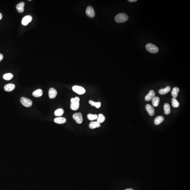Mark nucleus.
<instances>
[{"instance_id": "ddd939ff", "label": "nucleus", "mask_w": 190, "mask_h": 190, "mask_svg": "<svg viewBox=\"0 0 190 190\" xmlns=\"http://www.w3.org/2000/svg\"><path fill=\"white\" fill-rule=\"evenodd\" d=\"M15 88V85L13 83H9L6 85L4 87V90L6 91L10 92L14 90Z\"/></svg>"}, {"instance_id": "aec40b11", "label": "nucleus", "mask_w": 190, "mask_h": 190, "mask_svg": "<svg viewBox=\"0 0 190 190\" xmlns=\"http://www.w3.org/2000/svg\"><path fill=\"white\" fill-rule=\"evenodd\" d=\"M152 104L154 107H157L159 105L160 102V99L159 97L156 96L152 100Z\"/></svg>"}, {"instance_id": "9d476101", "label": "nucleus", "mask_w": 190, "mask_h": 190, "mask_svg": "<svg viewBox=\"0 0 190 190\" xmlns=\"http://www.w3.org/2000/svg\"><path fill=\"white\" fill-rule=\"evenodd\" d=\"M146 110L147 111L149 114L151 116H153L155 115V112L153 107L149 104H147L145 107Z\"/></svg>"}, {"instance_id": "423d86ee", "label": "nucleus", "mask_w": 190, "mask_h": 190, "mask_svg": "<svg viewBox=\"0 0 190 190\" xmlns=\"http://www.w3.org/2000/svg\"><path fill=\"white\" fill-rule=\"evenodd\" d=\"M73 118L78 124H81L83 122L82 117L81 113H77L74 114L73 115Z\"/></svg>"}, {"instance_id": "9b49d317", "label": "nucleus", "mask_w": 190, "mask_h": 190, "mask_svg": "<svg viewBox=\"0 0 190 190\" xmlns=\"http://www.w3.org/2000/svg\"><path fill=\"white\" fill-rule=\"evenodd\" d=\"M57 95V92L55 89L52 88H50L49 91V96L50 99H54Z\"/></svg>"}, {"instance_id": "2eb2a0df", "label": "nucleus", "mask_w": 190, "mask_h": 190, "mask_svg": "<svg viewBox=\"0 0 190 190\" xmlns=\"http://www.w3.org/2000/svg\"><path fill=\"white\" fill-rule=\"evenodd\" d=\"M43 93V91L41 89H38L33 92L32 95L34 97L38 98L42 96Z\"/></svg>"}, {"instance_id": "6ab92c4d", "label": "nucleus", "mask_w": 190, "mask_h": 190, "mask_svg": "<svg viewBox=\"0 0 190 190\" xmlns=\"http://www.w3.org/2000/svg\"><path fill=\"white\" fill-rule=\"evenodd\" d=\"M179 91V88L178 87H175L173 88L172 92V95L173 98H176L177 97L178 93Z\"/></svg>"}, {"instance_id": "a878e982", "label": "nucleus", "mask_w": 190, "mask_h": 190, "mask_svg": "<svg viewBox=\"0 0 190 190\" xmlns=\"http://www.w3.org/2000/svg\"><path fill=\"white\" fill-rule=\"evenodd\" d=\"M172 105L174 108H178L179 106V103L175 98H173L172 100Z\"/></svg>"}, {"instance_id": "393cba45", "label": "nucleus", "mask_w": 190, "mask_h": 190, "mask_svg": "<svg viewBox=\"0 0 190 190\" xmlns=\"http://www.w3.org/2000/svg\"><path fill=\"white\" fill-rule=\"evenodd\" d=\"M89 103L91 104V105L93 106H95L97 109L99 108L101 106V103L100 102H95L92 100H90Z\"/></svg>"}, {"instance_id": "5701e85b", "label": "nucleus", "mask_w": 190, "mask_h": 190, "mask_svg": "<svg viewBox=\"0 0 190 190\" xmlns=\"http://www.w3.org/2000/svg\"><path fill=\"white\" fill-rule=\"evenodd\" d=\"M13 75L11 73H8L5 74L3 75V79L6 80H7V81L11 80L13 78Z\"/></svg>"}, {"instance_id": "bb28decb", "label": "nucleus", "mask_w": 190, "mask_h": 190, "mask_svg": "<svg viewBox=\"0 0 190 190\" xmlns=\"http://www.w3.org/2000/svg\"><path fill=\"white\" fill-rule=\"evenodd\" d=\"M87 118L90 121H93L97 119L98 116L96 114H89L87 115Z\"/></svg>"}, {"instance_id": "b1692460", "label": "nucleus", "mask_w": 190, "mask_h": 190, "mask_svg": "<svg viewBox=\"0 0 190 190\" xmlns=\"http://www.w3.org/2000/svg\"><path fill=\"white\" fill-rule=\"evenodd\" d=\"M64 111L63 109H59L56 110L54 112L55 116L57 117H60L62 116L64 113Z\"/></svg>"}, {"instance_id": "412c9836", "label": "nucleus", "mask_w": 190, "mask_h": 190, "mask_svg": "<svg viewBox=\"0 0 190 190\" xmlns=\"http://www.w3.org/2000/svg\"><path fill=\"white\" fill-rule=\"evenodd\" d=\"M164 111L165 114H169L170 113V106L169 104L166 103L164 105Z\"/></svg>"}, {"instance_id": "7ed1b4c3", "label": "nucleus", "mask_w": 190, "mask_h": 190, "mask_svg": "<svg viewBox=\"0 0 190 190\" xmlns=\"http://www.w3.org/2000/svg\"><path fill=\"white\" fill-rule=\"evenodd\" d=\"M146 48L149 52L152 53H156L159 51V49L155 45L151 43H148L146 45Z\"/></svg>"}, {"instance_id": "f03ea898", "label": "nucleus", "mask_w": 190, "mask_h": 190, "mask_svg": "<svg viewBox=\"0 0 190 190\" xmlns=\"http://www.w3.org/2000/svg\"><path fill=\"white\" fill-rule=\"evenodd\" d=\"M129 17L126 14L120 13L118 14L115 17V20L118 23H121L126 22L128 20Z\"/></svg>"}, {"instance_id": "f257e3e1", "label": "nucleus", "mask_w": 190, "mask_h": 190, "mask_svg": "<svg viewBox=\"0 0 190 190\" xmlns=\"http://www.w3.org/2000/svg\"><path fill=\"white\" fill-rule=\"evenodd\" d=\"M80 99L78 97H76L75 98H72L71 99V105L70 108L72 110L76 111L78 110L79 108V101Z\"/></svg>"}, {"instance_id": "c85d7f7f", "label": "nucleus", "mask_w": 190, "mask_h": 190, "mask_svg": "<svg viewBox=\"0 0 190 190\" xmlns=\"http://www.w3.org/2000/svg\"><path fill=\"white\" fill-rule=\"evenodd\" d=\"M128 1L131 2H135L137 1V0H129Z\"/></svg>"}, {"instance_id": "20e7f679", "label": "nucleus", "mask_w": 190, "mask_h": 190, "mask_svg": "<svg viewBox=\"0 0 190 190\" xmlns=\"http://www.w3.org/2000/svg\"><path fill=\"white\" fill-rule=\"evenodd\" d=\"M20 101H21V104L25 107L29 108L32 105V101L28 98H25V97H22Z\"/></svg>"}, {"instance_id": "0eeeda50", "label": "nucleus", "mask_w": 190, "mask_h": 190, "mask_svg": "<svg viewBox=\"0 0 190 190\" xmlns=\"http://www.w3.org/2000/svg\"><path fill=\"white\" fill-rule=\"evenodd\" d=\"M86 14L90 18H93L95 16V13L93 8L91 6H88L86 10Z\"/></svg>"}, {"instance_id": "39448f33", "label": "nucleus", "mask_w": 190, "mask_h": 190, "mask_svg": "<svg viewBox=\"0 0 190 190\" xmlns=\"http://www.w3.org/2000/svg\"><path fill=\"white\" fill-rule=\"evenodd\" d=\"M72 89L74 92L77 93L80 95H83L86 92L85 89L82 87L78 86H74L72 87Z\"/></svg>"}, {"instance_id": "dca6fc26", "label": "nucleus", "mask_w": 190, "mask_h": 190, "mask_svg": "<svg viewBox=\"0 0 190 190\" xmlns=\"http://www.w3.org/2000/svg\"><path fill=\"white\" fill-rule=\"evenodd\" d=\"M164 120L163 117L162 116H159L156 117L154 120V123L156 125H158L163 122Z\"/></svg>"}, {"instance_id": "a211bd4d", "label": "nucleus", "mask_w": 190, "mask_h": 190, "mask_svg": "<svg viewBox=\"0 0 190 190\" xmlns=\"http://www.w3.org/2000/svg\"><path fill=\"white\" fill-rule=\"evenodd\" d=\"M171 90V87L170 86H167L164 89H161L159 91V94L161 95H164L167 94Z\"/></svg>"}, {"instance_id": "f8f14e48", "label": "nucleus", "mask_w": 190, "mask_h": 190, "mask_svg": "<svg viewBox=\"0 0 190 190\" xmlns=\"http://www.w3.org/2000/svg\"><path fill=\"white\" fill-rule=\"evenodd\" d=\"M24 5H25V3L23 1L20 2L19 4L17 5L16 8L18 13H22L24 12Z\"/></svg>"}, {"instance_id": "6e6552de", "label": "nucleus", "mask_w": 190, "mask_h": 190, "mask_svg": "<svg viewBox=\"0 0 190 190\" xmlns=\"http://www.w3.org/2000/svg\"><path fill=\"white\" fill-rule=\"evenodd\" d=\"M32 19V17L30 15H27L25 16L22 20V24L24 26H27L28 24L31 22Z\"/></svg>"}, {"instance_id": "f3484780", "label": "nucleus", "mask_w": 190, "mask_h": 190, "mask_svg": "<svg viewBox=\"0 0 190 190\" xmlns=\"http://www.w3.org/2000/svg\"><path fill=\"white\" fill-rule=\"evenodd\" d=\"M101 126L100 124L97 122H91L89 125V127L91 129H95L96 128H98Z\"/></svg>"}, {"instance_id": "cd10ccee", "label": "nucleus", "mask_w": 190, "mask_h": 190, "mask_svg": "<svg viewBox=\"0 0 190 190\" xmlns=\"http://www.w3.org/2000/svg\"><path fill=\"white\" fill-rule=\"evenodd\" d=\"M3 58V55L1 54H0V62L2 60Z\"/></svg>"}, {"instance_id": "4be33fe9", "label": "nucleus", "mask_w": 190, "mask_h": 190, "mask_svg": "<svg viewBox=\"0 0 190 190\" xmlns=\"http://www.w3.org/2000/svg\"><path fill=\"white\" fill-rule=\"evenodd\" d=\"M105 116L102 114H100L98 116L97 119V122L99 123H103L105 121Z\"/></svg>"}, {"instance_id": "4468645a", "label": "nucleus", "mask_w": 190, "mask_h": 190, "mask_svg": "<svg viewBox=\"0 0 190 190\" xmlns=\"http://www.w3.org/2000/svg\"><path fill=\"white\" fill-rule=\"evenodd\" d=\"M54 121L55 123L58 124H63L66 121V119L65 118H56L54 120Z\"/></svg>"}, {"instance_id": "c756f323", "label": "nucleus", "mask_w": 190, "mask_h": 190, "mask_svg": "<svg viewBox=\"0 0 190 190\" xmlns=\"http://www.w3.org/2000/svg\"><path fill=\"white\" fill-rule=\"evenodd\" d=\"M2 17H3V16H2V14L1 13H0V20L2 18Z\"/></svg>"}, {"instance_id": "7c9ffc66", "label": "nucleus", "mask_w": 190, "mask_h": 190, "mask_svg": "<svg viewBox=\"0 0 190 190\" xmlns=\"http://www.w3.org/2000/svg\"><path fill=\"white\" fill-rule=\"evenodd\" d=\"M133 190V189H131V188H129V189H126V190Z\"/></svg>"}, {"instance_id": "1a4fd4ad", "label": "nucleus", "mask_w": 190, "mask_h": 190, "mask_svg": "<svg viewBox=\"0 0 190 190\" xmlns=\"http://www.w3.org/2000/svg\"><path fill=\"white\" fill-rule=\"evenodd\" d=\"M155 93L153 90H151L148 94L145 96V100L147 101H149L152 100L155 97Z\"/></svg>"}]
</instances>
